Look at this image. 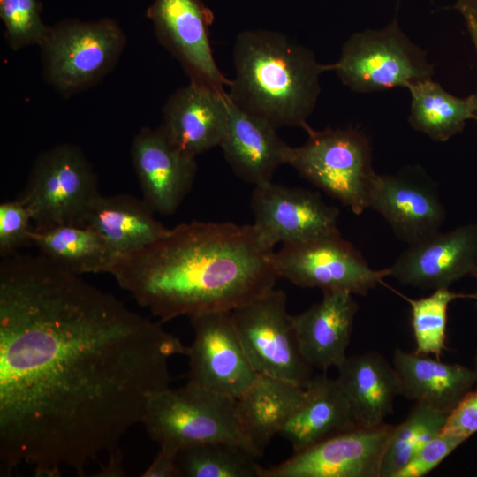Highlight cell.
Returning a JSON list of instances; mask_svg holds the SVG:
<instances>
[{
    "instance_id": "cell-1",
    "label": "cell",
    "mask_w": 477,
    "mask_h": 477,
    "mask_svg": "<svg viewBox=\"0 0 477 477\" xmlns=\"http://www.w3.org/2000/svg\"><path fill=\"white\" fill-rule=\"evenodd\" d=\"M187 347L121 300L38 255L0 262V473L85 476L120 450L169 360Z\"/></svg>"
},
{
    "instance_id": "cell-2",
    "label": "cell",
    "mask_w": 477,
    "mask_h": 477,
    "mask_svg": "<svg viewBox=\"0 0 477 477\" xmlns=\"http://www.w3.org/2000/svg\"><path fill=\"white\" fill-rule=\"evenodd\" d=\"M273 249L254 223L192 221L118 254L110 274L162 322L231 312L274 288Z\"/></svg>"
},
{
    "instance_id": "cell-3",
    "label": "cell",
    "mask_w": 477,
    "mask_h": 477,
    "mask_svg": "<svg viewBox=\"0 0 477 477\" xmlns=\"http://www.w3.org/2000/svg\"><path fill=\"white\" fill-rule=\"evenodd\" d=\"M233 63L227 95L236 107L276 129L308 126L320 76L329 71L313 51L277 31L244 30L235 40Z\"/></svg>"
},
{
    "instance_id": "cell-4",
    "label": "cell",
    "mask_w": 477,
    "mask_h": 477,
    "mask_svg": "<svg viewBox=\"0 0 477 477\" xmlns=\"http://www.w3.org/2000/svg\"><path fill=\"white\" fill-rule=\"evenodd\" d=\"M141 423L160 447L178 451L200 443L226 442L252 452L239 424L236 399L189 382L153 394Z\"/></svg>"
},
{
    "instance_id": "cell-5",
    "label": "cell",
    "mask_w": 477,
    "mask_h": 477,
    "mask_svg": "<svg viewBox=\"0 0 477 477\" xmlns=\"http://www.w3.org/2000/svg\"><path fill=\"white\" fill-rule=\"evenodd\" d=\"M306 142L289 148L286 164L329 196L360 215L369 208L376 173L367 136L352 129L314 130Z\"/></svg>"
},
{
    "instance_id": "cell-6",
    "label": "cell",
    "mask_w": 477,
    "mask_h": 477,
    "mask_svg": "<svg viewBox=\"0 0 477 477\" xmlns=\"http://www.w3.org/2000/svg\"><path fill=\"white\" fill-rule=\"evenodd\" d=\"M125 45L121 26L104 18L65 19L50 26L38 47L46 81L68 97L101 81L116 66Z\"/></svg>"
},
{
    "instance_id": "cell-7",
    "label": "cell",
    "mask_w": 477,
    "mask_h": 477,
    "mask_svg": "<svg viewBox=\"0 0 477 477\" xmlns=\"http://www.w3.org/2000/svg\"><path fill=\"white\" fill-rule=\"evenodd\" d=\"M328 68L358 93L408 88L434 73L427 54L403 32L397 18L382 28L353 34Z\"/></svg>"
},
{
    "instance_id": "cell-8",
    "label": "cell",
    "mask_w": 477,
    "mask_h": 477,
    "mask_svg": "<svg viewBox=\"0 0 477 477\" xmlns=\"http://www.w3.org/2000/svg\"><path fill=\"white\" fill-rule=\"evenodd\" d=\"M99 194L90 162L79 147L64 143L38 155L18 199L34 227L41 228L84 225L87 210Z\"/></svg>"
},
{
    "instance_id": "cell-9",
    "label": "cell",
    "mask_w": 477,
    "mask_h": 477,
    "mask_svg": "<svg viewBox=\"0 0 477 477\" xmlns=\"http://www.w3.org/2000/svg\"><path fill=\"white\" fill-rule=\"evenodd\" d=\"M233 325L253 367L260 375L305 387L313 367L301 355L287 311V297L274 288L231 312Z\"/></svg>"
},
{
    "instance_id": "cell-10",
    "label": "cell",
    "mask_w": 477,
    "mask_h": 477,
    "mask_svg": "<svg viewBox=\"0 0 477 477\" xmlns=\"http://www.w3.org/2000/svg\"><path fill=\"white\" fill-rule=\"evenodd\" d=\"M273 262L277 276L299 287L344 291L353 295H367L390 276L389 268H371L339 230L307 241L284 244L274 253Z\"/></svg>"
},
{
    "instance_id": "cell-11",
    "label": "cell",
    "mask_w": 477,
    "mask_h": 477,
    "mask_svg": "<svg viewBox=\"0 0 477 477\" xmlns=\"http://www.w3.org/2000/svg\"><path fill=\"white\" fill-rule=\"evenodd\" d=\"M190 318L194 337L186 353L188 382L237 399L258 374L241 344L231 312H208Z\"/></svg>"
},
{
    "instance_id": "cell-12",
    "label": "cell",
    "mask_w": 477,
    "mask_h": 477,
    "mask_svg": "<svg viewBox=\"0 0 477 477\" xmlns=\"http://www.w3.org/2000/svg\"><path fill=\"white\" fill-rule=\"evenodd\" d=\"M393 428L358 426L294 452L279 465L262 467L260 477H380Z\"/></svg>"
},
{
    "instance_id": "cell-13",
    "label": "cell",
    "mask_w": 477,
    "mask_h": 477,
    "mask_svg": "<svg viewBox=\"0 0 477 477\" xmlns=\"http://www.w3.org/2000/svg\"><path fill=\"white\" fill-rule=\"evenodd\" d=\"M147 17L190 81L226 92L231 80L219 70L210 43L213 14L201 0H153Z\"/></svg>"
},
{
    "instance_id": "cell-14",
    "label": "cell",
    "mask_w": 477,
    "mask_h": 477,
    "mask_svg": "<svg viewBox=\"0 0 477 477\" xmlns=\"http://www.w3.org/2000/svg\"><path fill=\"white\" fill-rule=\"evenodd\" d=\"M251 208L254 226L273 248L278 243L303 242L338 231V209L304 188L272 181L255 186Z\"/></svg>"
},
{
    "instance_id": "cell-15",
    "label": "cell",
    "mask_w": 477,
    "mask_h": 477,
    "mask_svg": "<svg viewBox=\"0 0 477 477\" xmlns=\"http://www.w3.org/2000/svg\"><path fill=\"white\" fill-rule=\"evenodd\" d=\"M400 284L421 289L449 288L477 271V225L440 231L409 244L389 268Z\"/></svg>"
},
{
    "instance_id": "cell-16",
    "label": "cell",
    "mask_w": 477,
    "mask_h": 477,
    "mask_svg": "<svg viewBox=\"0 0 477 477\" xmlns=\"http://www.w3.org/2000/svg\"><path fill=\"white\" fill-rule=\"evenodd\" d=\"M130 154L142 201L154 213L173 214L193 185L196 157L175 148L160 127L141 128Z\"/></svg>"
},
{
    "instance_id": "cell-17",
    "label": "cell",
    "mask_w": 477,
    "mask_h": 477,
    "mask_svg": "<svg viewBox=\"0 0 477 477\" xmlns=\"http://www.w3.org/2000/svg\"><path fill=\"white\" fill-rule=\"evenodd\" d=\"M229 110L227 91L189 81L165 102L159 127L175 148L196 157L220 145Z\"/></svg>"
},
{
    "instance_id": "cell-18",
    "label": "cell",
    "mask_w": 477,
    "mask_h": 477,
    "mask_svg": "<svg viewBox=\"0 0 477 477\" xmlns=\"http://www.w3.org/2000/svg\"><path fill=\"white\" fill-rule=\"evenodd\" d=\"M369 208L380 214L408 245L440 231L445 220L436 187L409 174H377Z\"/></svg>"
},
{
    "instance_id": "cell-19",
    "label": "cell",
    "mask_w": 477,
    "mask_h": 477,
    "mask_svg": "<svg viewBox=\"0 0 477 477\" xmlns=\"http://www.w3.org/2000/svg\"><path fill=\"white\" fill-rule=\"evenodd\" d=\"M322 299L292 315L299 352L312 367L323 372L346 358L358 304L353 294L325 291Z\"/></svg>"
},
{
    "instance_id": "cell-20",
    "label": "cell",
    "mask_w": 477,
    "mask_h": 477,
    "mask_svg": "<svg viewBox=\"0 0 477 477\" xmlns=\"http://www.w3.org/2000/svg\"><path fill=\"white\" fill-rule=\"evenodd\" d=\"M219 147L235 174L254 186L272 181L276 170L286 163L290 148L278 136L276 128L241 110L231 101Z\"/></svg>"
},
{
    "instance_id": "cell-21",
    "label": "cell",
    "mask_w": 477,
    "mask_h": 477,
    "mask_svg": "<svg viewBox=\"0 0 477 477\" xmlns=\"http://www.w3.org/2000/svg\"><path fill=\"white\" fill-rule=\"evenodd\" d=\"M360 426L337 379L313 376L305 396L280 434L297 452Z\"/></svg>"
},
{
    "instance_id": "cell-22",
    "label": "cell",
    "mask_w": 477,
    "mask_h": 477,
    "mask_svg": "<svg viewBox=\"0 0 477 477\" xmlns=\"http://www.w3.org/2000/svg\"><path fill=\"white\" fill-rule=\"evenodd\" d=\"M393 367L400 395L450 413L477 384L473 368L439 358L396 349Z\"/></svg>"
},
{
    "instance_id": "cell-23",
    "label": "cell",
    "mask_w": 477,
    "mask_h": 477,
    "mask_svg": "<svg viewBox=\"0 0 477 477\" xmlns=\"http://www.w3.org/2000/svg\"><path fill=\"white\" fill-rule=\"evenodd\" d=\"M305 387L258 374L236 399L238 417L251 451L260 457L301 404Z\"/></svg>"
},
{
    "instance_id": "cell-24",
    "label": "cell",
    "mask_w": 477,
    "mask_h": 477,
    "mask_svg": "<svg viewBox=\"0 0 477 477\" xmlns=\"http://www.w3.org/2000/svg\"><path fill=\"white\" fill-rule=\"evenodd\" d=\"M337 382L347 396L358 424L375 427L384 423L400 395L398 374L380 353L369 352L347 357L337 367Z\"/></svg>"
},
{
    "instance_id": "cell-25",
    "label": "cell",
    "mask_w": 477,
    "mask_h": 477,
    "mask_svg": "<svg viewBox=\"0 0 477 477\" xmlns=\"http://www.w3.org/2000/svg\"><path fill=\"white\" fill-rule=\"evenodd\" d=\"M145 202L121 193L96 196L90 203L84 225L101 234L117 254L140 249L167 231Z\"/></svg>"
},
{
    "instance_id": "cell-26",
    "label": "cell",
    "mask_w": 477,
    "mask_h": 477,
    "mask_svg": "<svg viewBox=\"0 0 477 477\" xmlns=\"http://www.w3.org/2000/svg\"><path fill=\"white\" fill-rule=\"evenodd\" d=\"M30 242L50 262L80 276L110 274L118 255L101 234L86 225L34 227Z\"/></svg>"
},
{
    "instance_id": "cell-27",
    "label": "cell",
    "mask_w": 477,
    "mask_h": 477,
    "mask_svg": "<svg viewBox=\"0 0 477 477\" xmlns=\"http://www.w3.org/2000/svg\"><path fill=\"white\" fill-rule=\"evenodd\" d=\"M411 126L435 141L444 142L460 132L466 122L474 119L477 102L474 94L458 97L432 79L409 87Z\"/></svg>"
},
{
    "instance_id": "cell-28",
    "label": "cell",
    "mask_w": 477,
    "mask_h": 477,
    "mask_svg": "<svg viewBox=\"0 0 477 477\" xmlns=\"http://www.w3.org/2000/svg\"><path fill=\"white\" fill-rule=\"evenodd\" d=\"M256 458L236 443L212 442L179 450L177 463L180 477H260Z\"/></svg>"
},
{
    "instance_id": "cell-29",
    "label": "cell",
    "mask_w": 477,
    "mask_h": 477,
    "mask_svg": "<svg viewBox=\"0 0 477 477\" xmlns=\"http://www.w3.org/2000/svg\"><path fill=\"white\" fill-rule=\"evenodd\" d=\"M450 413L416 403L407 417L394 425L380 469V477H394L430 439L442 433Z\"/></svg>"
},
{
    "instance_id": "cell-30",
    "label": "cell",
    "mask_w": 477,
    "mask_h": 477,
    "mask_svg": "<svg viewBox=\"0 0 477 477\" xmlns=\"http://www.w3.org/2000/svg\"><path fill=\"white\" fill-rule=\"evenodd\" d=\"M411 307V325L416 344L415 352L439 358L446 349V327L449 305L455 299L473 298L439 288L420 299L404 296Z\"/></svg>"
},
{
    "instance_id": "cell-31",
    "label": "cell",
    "mask_w": 477,
    "mask_h": 477,
    "mask_svg": "<svg viewBox=\"0 0 477 477\" xmlns=\"http://www.w3.org/2000/svg\"><path fill=\"white\" fill-rule=\"evenodd\" d=\"M0 19L5 39L13 50L39 46L49 26L42 19L38 0H0Z\"/></svg>"
},
{
    "instance_id": "cell-32",
    "label": "cell",
    "mask_w": 477,
    "mask_h": 477,
    "mask_svg": "<svg viewBox=\"0 0 477 477\" xmlns=\"http://www.w3.org/2000/svg\"><path fill=\"white\" fill-rule=\"evenodd\" d=\"M34 229L32 216L26 207L17 198L0 204V255L2 258L18 254L31 245Z\"/></svg>"
},
{
    "instance_id": "cell-33",
    "label": "cell",
    "mask_w": 477,
    "mask_h": 477,
    "mask_svg": "<svg viewBox=\"0 0 477 477\" xmlns=\"http://www.w3.org/2000/svg\"><path fill=\"white\" fill-rule=\"evenodd\" d=\"M466 439L440 433L427 442L394 477H422L435 468Z\"/></svg>"
},
{
    "instance_id": "cell-34",
    "label": "cell",
    "mask_w": 477,
    "mask_h": 477,
    "mask_svg": "<svg viewBox=\"0 0 477 477\" xmlns=\"http://www.w3.org/2000/svg\"><path fill=\"white\" fill-rule=\"evenodd\" d=\"M477 432V388L450 413L442 433L468 439Z\"/></svg>"
},
{
    "instance_id": "cell-35",
    "label": "cell",
    "mask_w": 477,
    "mask_h": 477,
    "mask_svg": "<svg viewBox=\"0 0 477 477\" xmlns=\"http://www.w3.org/2000/svg\"><path fill=\"white\" fill-rule=\"evenodd\" d=\"M177 450L160 447L150 466L140 475L142 477H180L177 463Z\"/></svg>"
},
{
    "instance_id": "cell-36",
    "label": "cell",
    "mask_w": 477,
    "mask_h": 477,
    "mask_svg": "<svg viewBox=\"0 0 477 477\" xmlns=\"http://www.w3.org/2000/svg\"><path fill=\"white\" fill-rule=\"evenodd\" d=\"M453 8L464 19L477 56V0H456ZM474 95L477 102V91ZM473 120L477 123V109Z\"/></svg>"
},
{
    "instance_id": "cell-37",
    "label": "cell",
    "mask_w": 477,
    "mask_h": 477,
    "mask_svg": "<svg viewBox=\"0 0 477 477\" xmlns=\"http://www.w3.org/2000/svg\"><path fill=\"white\" fill-rule=\"evenodd\" d=\"M125 472L122 464L121 451L109 457L105 464L100 467V471L95 476L100 477H120L124 476Z\"/></svg>"
},
{
    "instance_id": "cell-38",
    "label": "cell",
    "mask_w": 477,
    "mask_h": 477,
    "mask_svg": "<svg viewBox=\"0 0 477 477\" xmlns=\"http://www.w3.org/2000/svg\"><path fill=\"white\" fill-rule=\"evenodd\" d=\"M473 370H474V372L476 374V377H477V353H476V355L474 357V367H473Z\"/></svg>"
},
{
    "instance_id": "cell-39",
    "label": "cell",
    "mask_w": 477,
    "mask_h": 477,
    "mask_svg": "<svg viewBox=\"0 0 477 477\" xmlns=\"http://www.w3.org/2000/svg\"><path fill=\"white\" fill-rule=\"evenodd\" d=\"M474 276H475V277H476V279H477V271H476V273H475ZM473 299H476V303H477V292H475V293L473 294Z\"/></svg>"
}]
</instances>
